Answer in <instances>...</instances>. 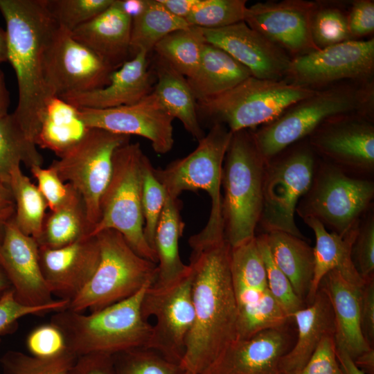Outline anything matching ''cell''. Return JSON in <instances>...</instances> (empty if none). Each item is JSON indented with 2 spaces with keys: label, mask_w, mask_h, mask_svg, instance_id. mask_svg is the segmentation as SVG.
<instances>
[{
  "label": "cell",
  "mask_w": 374,
  "mask_h": 374,
  "mask_svg": "<svg viewBox=\"0 0 374 374\" xmlns=\"http://www.w3.org/2000/svg\"><path fill=\"white\" fill-rule=\"evenodd\" d=\"M374 116V81H341L317 90L273 121L251 130L265 161L307 139L326 121L341 115Z\"/></svg>",
  "instance_id": "obj_3"
},
{
  "label": "cell",
  "mask_w": 374,
  "mask_h": 374,
  "mask_svg": "<svg viewBox=\"0 0 374 374\" xmlns=\"http://www.w3.org/2000/svg\"><path fill=\"white\" fill-rule=\"evenodd\" d=\"M59 26L73 31L106 10L114 0H46Z\"/></svg>",
  "instance_id": "obj_45"
},
{
  "label": "cell",
  "mask_w": 374,
  "mask_h": 374,
  "mask_svg": "<svg viewBox=\"0 0 374 374\" xmlns=\"http://www.w3.org/2000/svg\"><path fill=\"white\" fill-rule=\"evenodd\" d=\"M230 271L235 297L267 290V272L256 236L231 247Z\"/></svg>",
  "instance_id": "obj_38"
},
{
  "label": "cell",
  "mask_w": 374,
  "mask_h": 374,
  "mask_svg": "<svg viewBox=\"0 0 374 374\" xmlns=\"http://www.w3.org/2000/svg\"><path fill=\"white\" fill-rule=\"evenodd\" d=\"M148 55L137 53L113 71L103 87L60 98L78 108L103 109L135 104L153 91L155 78Z\"/></svg>",
  "instance_id": "obj_23"
},
{
  "label": "cell",
  "mask_w": 374,
  "mask_h": 374,
  "mask_svg": "<svg viewBox=\"0 0 374 374\" xmlns=\"http://www.w3.org/2000/svg\"><path fill=\"white\" fill-rule=\"evenodd\" d=\"M265 166L251 130L232 132L222 174L224 234L231 247L256 236L262 209Z\"/></svg>",
  "instance_id": "obj_6"
},
{
  "label": "cell",
  "mask_w": 374,
  "mask_h": 374,
  "mask_svg": "<svg viewBox=\"0 0 374 374\" xmlns=\"http://www.w3.org/2000/svg\"><path fill=\"white\" fill-rule=\"evenodd\" d=\"M348 24L353 39L370 35L374 32V1L355 0L350 2Z\"/></svg>",
  "instance_id": "obj_52"
},
{
  "label": "cell",
  "mask_w": 374,
  "mask_h": 374,
  "mask_svg": "<svg viewBox=\"0 0 374 374\" xmlns=\"http://www.w3.org/2000/svg\"><path fill=\"white\" fill-rule=\"evenodd\" d=\"M256 238L266 269L267 288L290 319L303 308V301L296 294L289 279L273 260L265 234Z\"/></svg>",
  "instance_id": "obj_46"
},
{
  "label": "cell",
  "mask_w": 374,
  "mask_h": 374,
  "mask_svg": "<svg viewBox=\"0 0 374 374\" xmlns=\"http://www.w3.org/2000/svg\"><path fill=\"white\" fill-rule=\"evenodd\" d=\"M202 29L206 43L226 52L245 66L253 77L285 79L292 58L244 21L221 28Z\"/></svg>",
  "instance_id": "obj_20"
},
{
  "label": "cell",
  "mask_w": 374,
  "mask_h": 374,
  "mask_svg": "<svg viewBox=\"0 0 374 374\" xmlns=\"http://www.w3.org/2000/svg\"><path fill=\"white\" fill-rule=\"evenodd\" d=\"M289 319L268 290L258 301L238 308L237 339L249 338L265 330L283 327Z\"/></svg>",
  "instance_id": "obj_40"
},
{
  "label": "cell",
  "mask_w": 374,
  "mask_h": 374,
  "mask_svg": "<svg viewBox=\"0 0 374 374\" xmlns=\"http://www.w3.org/2000/svg\"><path fill=\"white\" fill-rule=\"evenodd\" d=\"M374 38L351 39L291 60L285 80L318 90L346 80L373 81Z\"/></svg>",
  "instance_id": "obj_15"
},
{
  "label": "cell",
  "mask_w": 374,
  "mask_h": 374,
  "mask_svg": "<svg viewBox=\"0 0 374 374\" xmlns=\"http://www.w3.org/2000/svg\"><path fill=\"white\" fill-rule=\"evenodd\" d=\"M246 0H199L186 21L190 26L217 29L244 21Z\"/></svg>",
  "instance_id": "obj_42"
},
{
  "label": "cell",
  "mask_w": 374,
  "mask_h": 374,
  "mask_svg": "<svg viewBox=\"0 0 374 374\" xmlns=\"http://www.w3.org/2000/svg\"><path fill=\"white\" fill-rule=\"evenodd\" d=\"M15 205L8 185L0 182V208Z\"/></svg>",
  "instance_id": "obj_61"
},
{
  "label": "cell",
  "mask_w": 374,
  "mask_h": 374,
  "mask_svg": "<svg viewBox=\"0 0 374 374\" xmlns=\"http://www.w3.org/2000/svg\"><path fill=\"white\" fill-rule=\"evenodd\" d=\"M67 374H115L113 356L89 353L77 357Z\"/></svg>",
  "instance_id": "obj_53"
},
{
  "label": "cell",
  "mask_w": 374,
  "mask_h": 374,
  "mask_svg": "<svg viewBox=\"0 0 374 374\" xmlns=\"http://www.w3.org/2000/svg\"><path fill=\"white\" fill-rule=\"evenodd\" d=\"M69 301L58 299L55 303L45 307H29L19 303L11 290L0 300V340L1 337L15 332L18 321L28 315H42L67 308Z\"/></svg>",
  "instance_id": "obj_48"
},
{
  "label": "cell",
  "mask_w": 374,
  "mask_h": 374,
  "mask_svg": "<svg viewBox=\"0 0 374 374\" xmlns=\"http://www.w3.org/2000/svg\"><path fill=\"white\" fill-rule=\"evenodd\" d=\"M80 115L89 128L103 129L127 136L136 135L149 140L155 152L168 153L173 147L174 118L155 93L139 102L114 108H79Z\"/></svg>",
  "instance_id": "obj_17"
},
{
  "label": "cell",
  "mask_w": 374,
  "mask_h": 374,
  "mask_svg": "<svg viewBox=\"0 0 374 374\" xmlns=\"http://www.w3.org/2000/svg\"><path fill=\"white\" fill-rule=\"evenodd\" d=\"M361 326L368 342L374 338V280L367 281L361 292Z\"/></svg>",
  "instance_id": "obj_54"
},
{
  "label": "cell",
  "mask_w": 374,
  "mask_h": 374,
  "mask_svg": "<svg viewBox=\"0 0 374 374\" xmlns=\"http://www.w3.org/2000/svg\"><path fill=\"white\" fill-rule=\"evenodd\" d=\"M112 356L115 374H185L179 363L147 347L132 348Z\"/></svg>",
  "instance_id": "obj_43"
},
{
  "label": "cell",
  "mask_w": 374,
  "mask_h": 374,
  "mask_svg": "<svg viewBox=\"0 0 374 374\" xmlns=\"http://www.w3.org/2000/svg\"><path fill=\"white\" fill-rule=\"evenodd\" d=\"M154 62L155 83L153 92L168 113L178 119L196 140L204 136L197 109V100L186 78L156 55Z\"/></svg>",
  "instance_id": "obj_28"
},
{
  "label": "cell",
  "mask_w": 374,
  "mask_h": 374,
  "mask_svg": "<svg viewBox=\"0 0 374 374\" xmlns=\"http://www.w3.org/2000/svg\"><path fill=\"white\" fill-rule=\"evenodd\" d=\"M7 61V37L6 30L0 27V64Z\"/></svg>",
  "instance_id": "obj_62"
},
{
  "label": "cell",
  "mask_w": 374,
  "mask_h": 374,
  "mask_svg": "<svg viewBox=\"0 0 374 374\" xmlns=\"http://www.w3.org/2000/svg\"><path fill=\"white\" fill-rule=\"evenodd\" d=\"M114 71L58 25L44 52V75L50 96L84 93L105 87Z\"/></svg>",
  "instance_id": "obj_14"
},
{
  "label": "cell",
  "mask_w": 374,
  "mask_h": 374,
  "mask_svg": "<svg viewBox=\"0 0 374 374\" xmlns=\"http://www.w3.org/2000/svg\"><path fill=\"white\" fill-rule=\"evenodd\" d=\"M205 44L202 29L190 26L166 35L153 51L157 56L188 78L199 66Z\"/></svg>",
  "instance_id": "obj_37"
},
{
  "label": "cell",
  "mask_w": 374,
  "mask_h": 374,
  "mask_svg": "<svg viewBox=\"0 0 374 374\" xmlns=\"http://www.w3.org/2000/svg\"><path fill=\"white\" fill-rule=\"evenodd\" d=\"M154 167L145 154L142 162L141 206L146 241L154 249L156 228L167 198L166 191L154 174Z\"/></svg>",
  "instance_id": "obj_44"
},
{
  "label": "cell",
  "mask_w": 374,
  "mask_h": 374,
  "mask_svg": "<svg viewBox=\"0 0 374 374\" xmlns=\"http://www.w3.org/2000/svg\"><path fill=\"white\" fill-rule=\"evenodd\" d=\"M296 322L298 336L294 347L281 358L282 374H297L306 364L322 338L334 334L332 309L328 296L319 289L310 305L291 317Z\"/></svg>",
  "instance_id": "obj_27"
},
{
  "label": "cell",
  "mask_w": 374,
  "mask_h": 374,
  "mask_svg": "<svg viewBox=\"0 0 374 374\" xmlns=\"http://www.w3.org/2000/svg\"><path fill=\"white\" fill-rule=\"evenodd\" d=\"M314 6L306 0L258 2L247 7L244 21L293 59L319 50L310 30Z\"/></svg>",
  "instance_id": "obj_18"
},
{
  "label": "cell",
  "mask_w": 374,
  "mask_h": 374,
  "mask_svg": "<svg viewBox=\"0 0 374 374\" xmlns=\"http://www.w3.org/2000/svg\"><path fill=\"white\" fill-rule=\"evenodd\" d=\"M232 132L224 125L214 123L208 133L198 141L197 148L186 157L173 161L165 168H154V174L168 196L178 198L185 190L206 191L211 200L206 226L192 235L191 249L219 242L224 239L222 174L226 152Z\"/></svg>",
  "instance_id": "obj_5"
},
{
  "label": "cell",
  "mask_w": 374,
  "mask_h": 374,
  "mask_svg": "<svg viewBox=\"0 0 374 374\" xmlns=\"http://www.w3.org/2000/svg\"><path fill=\"white\" fill-rule=\"evenodd\" d=\"M353 264L364 282L374 276V217L371 212L360 220L352 246Z\"/></svg>",
  "instance_id": "obj_47"
},
{
  "label": "cell",
  "mask_w": 374,
  "mask_h": 374,
  "mask_svg": "<svg viewBox=\"0 0 374 374\" xmlns=\"http://www.w3.org/2000/svg\"><path fill=\"white\" fill-rule=\"evenodd\" d=\"M30 170L37 181V188L45 199L49 211H55L70 202L78 191L69 183H65L50 166L44 168L35 166Z\"/></svg>",
  "instance_id": "obj_49"
},
{
  "label": "cell",
  "mask_w": 374,
  "mask_h": 374,
  "mask_svg": "<svg viewBox=\"0 0 374 374\" xmlns=\"http://www.w3.org/2000/svg\"><path fill=\"white\" fill-rule=\"evenodd\" d=\"M344 1H315L310 21L312 37L319 49L353 39L348 29V6ZM349 8V7H348Z\"/></svg>",
  "instance_id": "obj_39"
},
{
  "label": "cell",
  "mask_w": 374,
  "mask_h": 374,
  "mask_svg": "<svg viewBox=\"0 0 374 374\" xmlns=\"http://www.w3.org/2000/svg\"><path fill=\"white\" fill-rule=\"evenodd\" d=\"M138 143L118 148L112 159L109 181L100 202V219L91 235L105 229L121 233L132 249L157 265L156 251L145 240L141 206L142 162Z\"/></svg>",
  "instance_id": "obj_8"
},
{
  "label": "cell",
  "mask_w": 374,
  "mask_h": 374,
  "mask_svg": "<svg viewBox=\"0 0 374 374\" xmlns=\"http://www.w3.org/2000/svg\"><path fill=\"white\" fill-rule=\"evenodd\" d=\"M0 12L6 26L7 61L18 85V103L12 114L35 143L46 103L51 97L44 80V52L57 24L46 0H0Z\"/></svg>",
  "instance_id": "obj_2"
},
{
  "label": "cell",
  "mask_w": 374,
  "mask_h": 374,
  "mask_svg": "<svg viewBox=\"0 0 374 374\" xmlns=\"http://www.w3.org/2000/svg\"><path fill=\"white\" fill-rule=\"evenodd\" d=\"M181 208L178 198L172 199L167 195L154 235L157 274L153 285H167L190 269L189 265L182 262L179 252V240L185 226L180 214Z\"/></svg>",
  "instance_id": "obj_31"
},
{
  "label": "cell",
  "mask_w": 374,
  "mask_h": 374,
  "mask_svg": "<svg viewBox=\"0 0 374 374\" xmlns=\"http://www.w3.org/2000/svg\"><path fill=\"white\" fill-rule=\"evenodd\" d=\"M337 357L342 374H366L344 350L337 349Z\"/></svg>",
  "instance_id": "obj_56"
},
{
  "label": "cell",
  "mask_w": 374,
  "mask_h": 374,
  "mask_svg": "<svg viewBox=\"0 0 374 374\" xmlns=\"http://www.w3.org/2000/svg\"><path fill=\"white\" fill-rule=\"evenodd\" d=\"M283 327L236 339L201 374H282L281 358L288 351Z\"/></svg>",
  "instance_id": "obj_22"
},
{
  "label": "cell",
  "mask_w": 374,
  "mask_h": 374,
  "mask_svg": "<svg viewBox=\"0 0 374 374\" xmlns=\"http://www.w3.org/2000/svg\"><path fill=\"white\" fill-rule=\"evenodd\" d=\"M96 235L98 265L87 285L69 302L67 310L82 313L100 310L131 297L156 280L157 265L137 254L121 233L105 229Z\"/></svg>",
  "instance_id": "obj_7"
},
{
  "label": "cell",
  "mask_w": 374,
  "mask_h": 374,
  "mask_svg": "<svg viewBox=\"0 0 374 374\" xmlns=\"http://www.w3.org/2000/svg\"><path fill=\"white\" fill-rule=\"evenodd\" d=\"M275 264L289 279L294 292L307 299L314 274L313 249L305 240L282 231L264 233Z\"/></svg>",
  "instance_id": "obj_32"
},
{
  "label": "cell",
  "mask_w": 374,
  "mask_h": 374,
  "mask_svg": "<svg viewBox=\"0 0 374 374\" xmlns=\"http://www.w3.org/2000/svg\"><path fill=\"white\" fill-rule=\"evenodd\" d=\"M11 285L0 265V300L10 290H11Z\"/></svg>",
  "instance_id": "obj_63"
},
{
  "label": "cell",
  "mask_w": 374,
  "mask_h": 374,
  "mask_svg": "<svg viewBox=\"0 0 374 374\" xmlns=\"http://www.w3.org/2000/svg\"><path fill=\"white\" fill-rule=\"evenodd\" d=\"M0 265L11 285L15 299L21 304L45 307L58 300L53 299L43 276L36 240L22 233L13 217L8 222L0 244Z\"/></svg>",
  "instance_id": "obj_19"
},
{
  "label": "cell",
  "mask_w": 374,
  "mask_h": 374,
  "mask_svg": "<svg viewBox=\"0 0 374 374\" xmlns=\"http://www.w3.org/2000/svg\"><path fill=\"white\" fill-rule=\"evenodd\" d=\"M199 0H159L161 5L172 15L186 19Z\"/></svg>",
  "instance_id": "obj_55"
},
{
  "label": "cell",
  "mask_w": 374,
  "mask_h": 374,
  "mask_svg": "<svg viewBox=\"0 0 374 374\" xmlns=\"http://www.w3.org/2000/svg\"><path fill=\"white\" fill-rule=\"evenodd\" d=\"M118 3L125 13L133 19L144 8L145 0H118Z\"/></svg>",
  "instance_id": "obj_57"
},
{
  "label": "cell",
  "mask_w": 374,
  "mask_h": 374,
  "mask_svg": "<svg viewBox=\"0 0 374 374\" xmlns=\"http://www.w3.org/2000/svg\"><path fill=\"white\" fill-rule=\"evenodd\" d=\"M23 163L30 168L42 166L44 158L30 141L13 114L0 117V180L8 185L11 170Z\"/></svg>",
  "instance_id": "obj_36"
},
{
  "label": "cell",
  "mask_w": 374,
  "mask_h": 374,
  "mask_svg": "<svg viewBox=\"0 0 374 374\" xmlns=\"http://www.w3.org/2000/svg\"><path fill=\"white\" fill-rule=\"evenodd\" d=\"M250 76V71L226 52L206 42L197 70L186 80L199 101L222 94Z\"/></svg>",
  "instance_id": "obj_29"
},
{
  "label": "cell",
  "mask_w": 374,
  "mask_h": 374,
  "mask_svg": "<svg viewBox=\"0 0 374 374\" xmlns=\"http://www.w3.org/2000/svg\"><path fill=\"white\" fill-rule=\"evenodd\" d=\"M0 182H1V180H0Z\"/></svg>",
  "instance_id": "obj_64"
},
{
  "label": "cell",
  "mask_w": 374,
  "mask_h": 374,
  "mask_svg": "<svg viewBox=\"0 0 374 374\" xmlns=\"http://www.w3.org/2000/svg\"><path fill=\"white\" fill-rule=\"evenodd\" d=\"M297 374H342L334 334L325 335L304 366Z\"/></svg>",
  "instance_id": "obj_51"
},
{
  "label": "cell",
  "mask_w": 374,
  "mask_h": 374,
  "mask_svg": "<svg viewBox=\"0 0 374 374\" xmlns=\"http://www.w3.org/2000/svg\"><path fill=\"white\" fill-rule=\"evenodd\" d=\"M306 139L316 154L347 173L361 177L374 171L373 116L346 114L331 118Z\"/></svg>",
  "instance_id": "obj_16"
},
{
  "label": "cell",
  "mask_w": 374,
  "mask_h": 374,
  "mask_svg": "<svg viewBox=\"0 0 374 374\" xmlns=\"http://www.w3.org/2000/svg\"><path fill=\"white\" fill-rule=\"evenodd\" d=\"M26 346L28 354L37 357H51L67 350L62 331L52 323L39 325L27 335Z\"/></svg>",
  "instance_id": "obj_50"
},
{
  "label": "cell",
  "mask_w": 374,
  "mask_h": 374,
  "mask_svg": "<svg viewBox=\"0 0 374 374\" xmlns=\"http://www.w3.org/2000/svg\"><path fill=\"white\" fill-rule=\"evenodd\" d=\"M9 105V93L6 87L3 73L0 69V117L8 114Z\"/></svg>",
  "instance_id": "obj_59"
},
{
  "label": "cell",
  "mask_w": 374,
  "mask_h": 374,
  "mask_svg": "<svg viewBox=\"0 0 374 374\" xmlns=\"http://www.w3.org/2000/svg\"><path fill=\"white\" fill-rule=\"evenodd\" d=\"M89 129L80 117L78 107L60 97L51 96L46 103L35 143L60 157Z\"/></svg>",
  "instance_id": "obj_30"
},
{
  "label": "cell",
  "mask_w": 374,
  "mask_h": 374,
  "mask_svg": "<svg viewBox=\"0 0 374 374\" xmlns=\"http://www.w3.org/2000/svg\"><path fill=\"white\" fill-rule=\"evenodd\" d=\"M43 276L53 294L70 301L89 282L100 260L96 235L82 238L71 244L48 249L39 247Z\"/></svg>",
  "instance_id": "obj_21"
},
{
  "label": "cell",
  "mask_w": 374,
  "mask_h": 374,
  "mask_svg": "<svg viewBox=\"0 0 374 374\" xmlns=\"http://www.w3.org/2000/svg\"><path fill=\"white\" fill-rule=\"evenodd\" d=\"M317 163L306 139L266 161L258 223L265 233L282 231L305 240L294 215L299 202L310 188Z\"/></svg>",
  "instance_id": "obj_11"
},
{
  "label": "cell",
  "mask_w": 374,
  "mask_h": 374,
  "mask_svg": "<svg viewBox=\"0 0 374 374\" xmlns=\"http://www.w3.org/2000/svg\"><path fill=\"white\" fill-rule=\"evenodd\" d=\"M189 26L185 19L169 12L159 0H145L144 8L132 21L130 58L139 51L149 55L166 35Z\"/></svg>",
  "instance_id": "obj_34"
},
{
  "label": "cell",
  "mask_w": 374,
  "mask_h": 374,
  "mask_svg": "<svg viewBox=\"0 0 374 374\" xmlns=\"http://www.w3.org/2000/svg\"><path fill=\"white\" fill-rule=\"evenodd\" d=\"M8 186L15 204L13 220L16 226L22 233L37 240L48 208L45 199L37 186L23 173L20 166L11 170Z\"/></svg>",
  "instance_id": "obj_35"
},
{
  "label": "cell",
  "mask_w": 374,
  "mask_h": 374,
  "mask_svg": "<svg viewBox=\"0 0 374 374\" xmlns=\"http://www.w3.org/2000/svg\"><path fill=\"white\" fill-rule=\"evenodd\" d=\"M319 289L328 296L334 317V337L336 348L346 351L355 359L370 350L361 326V292L345 280L337 270L328 272L322 279Z\"/></svg>",
  "instance_id": "obj_24"
},
{
  "label": "cell",
  "mask_w": 374,
  "mask_h": 374,
  "mask_svg": "<svg viewBox=\"0 0 374 374\" xmlns=\"http://www.w3.org/2000/svg\"><path fill=\"white\" fill-rule=\"evenodd\" d=\"M132 21L118 0H114L106 10L71 33L115 70L130 59Z\"/></svg>",
  "instance_id": "obj_25"
},
{
  "label": "cell",
  "mask_w": 374,
  "mask_h": 374,
  "mask_svg": "<svg viewBox=\"0 0 374 374\" xmlns=\"http://www.w3.org/2000/svg\"><path fill=\"white\" fill-rule=\"evenodd\" d=\"M373 197V181L350 175L322 161L317 162L310 188L299 202L296 212L302 219H317L344 237L358 228Z\"/></svg>",
  "instance_id": "obj_10"
},
{
  "label": "cell",
  "mask_w": 374,
  "mask_h": 374,
  "mask_svg": "<svg viewBox=\"0 0 374 374\" xmlns=\"http://www.w3.org/2000/svg\"><path fill=\"white\" fill-rule=\"evenodd\" d=\"M191 249L194 321L180 364L201 374L237 339L238 308L227 240Z\"/></svg>",
  "instance_id": "obj_1"
},
{
  "label": "cell",
  "mask_w": 374,
  "mask_h": 374,
  "mask_svg": "<svg viewBox=\"0 0 374 374\" xmlns=\"http://www.w3.org/2000/svg\"><path fill=\"white\" fill-rule=\"evenodd\" d=\"M92 231L83 199L78 194L65 205L46 213L36 241L39 247L58 249L90 236Z\"/></svg>",
  "instance_id": "obj_33"
},
{
  "label": "cell",
  "mask_w": 374,
  "mask_h": 374,
  "mask_svg": "<svg viewBox=\"0 0 374 374\" xmlns=\"http://www.w3.org/2000/svg\"><path fill=\"white\" fill-rule=\"evenodd\" d=\"M317 90L286 80L250 76L218 96L197 101L198 117L226 126L231 132L253 130L278 117L294 103Z\"/></svg>",
  "instance_id": "obj_9"
},
{
  "label": "cell",
  "mask_w": 374,
  "mask_h": 374,
  "mask_svg": "<svg viewBox=\"0 0 374 374\" xmlns=\"http://www.w3.org/2000/svg\"><path fill=\"white\" fill-rule=\"evenodd\" d=\"M15 214V205L0 208V244L2 242L8 222Z\"/></svg>",
  "instance_id": "obj_60"
},
{
  "label": "cell",
  "mask_w": 374,
  "mask_h": 374,
  "mask_svg": "<svg viewBox=\"0 0 374 374\" xmlns=\"http://www.w3.org/2000/svg\"><path fill=\"white\" fill-rule=\"evenodd\" d=\"M130 140V136L90 128L78 143L49 166L81 195L93 229L100 219V202L111 178L114 153Z\"/></svg>",
  "instance_id": "obj_12"
},
{
  "label": "cell",
  "mask_w": 374,
  "mask_h": 374,
  "mask_svg": "<svg viewBox=\"0 0 374 374\" xmlns=\"http://www.w3.org/2000/svg\"><path fill=\"white\" fill-rule=\"evenodd\" d=\"M192 278L190 267L186 274L167 285L152 284L146 288L141 302L143 318L148 321L154 317L155 319L145 347L179 364L194 321Z\"/></svg>",
  "instance_id": "obj_13"
},
{
  "label": "cell",
  "mask_w": 374,
  "mask_h": 374,
  "mask_svg": "<svg viewBox=\"0 0 374 374\" xmlns=\"http://www.w3.org/2000/svg\"><path fill=\"white\" fill-rule=\"evenodd\" d=\"M77 357L69 350L51 357H37L9 350L0 357L3 374H67Z\"/></svg>",
  "instance_id": "obj_41"
},
{
  "label": "cell",
  "mask_w": 374,
  "mask_h": 374,
  "mask_svg": "<svg viewBox=\"0 0 374 374\" xmlns=\"http://www.w3.org/2000/svg\"><path fill=\"white\" fill-rule=\"evenodd\" d=\"M355 363L365 373L368 372L373 374L374 371V350L371 348L370 350L363 353L356 359H353Z\"/></svg>",
  "instance_id": "obj_58"
},
{
  "label": "cell",
  "mask_w": 374,
  "mask_h": 374,
  "mask_svg": "<svg viewBox=\"0 0 374 374\" xmlns=\"http://www.w3.org/2000/svg\"><path fill=\"white\" fill-rule=\"evenodd\" d=\"M149 285L127 299L89 314L67 309L55 312L50 322L62 331L67 349L76 357L89 353L114 355L145 347L152 325L142 315L141 302Z\"/></svg>",
  "instance_id": "obj_4"
},
{
  "label": "cell",
  "mask_w": 374,
  "mask_h": 374,
  "mask_svg": "<svg viewBox=\"0 0 374 374\" xmlns=\"http://www.w3.org/2000/svg\"><path fill=\"white\" fill-rule=\"evenodd\" d=\"M303 220L312 229L316 239L313 248L314 274L307 296L310 303L317 294L323 278L332 270L338 271L350 284L362 288L365 282L357 272L351 256L358 228L342 237L334 232H328L315 218L309 217L303 218Z\"/></svg>",
  "instance_id": "obj_26"
}]
</instances>
